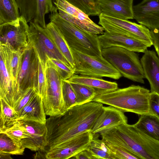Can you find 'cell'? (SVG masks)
<instances>
[{"label":"cell","instance_id":"obj_1","mask_svg":"<svg viewBox=\"0 0 159 159\" xmlns=\"http://www.w3.org/2000/svg\"><path fill=\"white\" fill-rule=\"evenodd\" d=\"M102 103L91 102L74 106L62 114L46 119L47 130L40 150L46 152L91 130L102 111Z\"/></svg>","mask_w":159,"mask_h":159},{"label":"cell","instance_id":"obj_2","mask_svg":"<svg viewBox=\"0 0 159 159\" xmlns=\"http://www.w3.org/2000/svg\"><path fill=\"white\" fill-rule=\"evenodd\" d=\"M150 92L143 87L133 84L112 91L96 92L92 101L112 106L124 112L139 115L150 114L149 104Z\"/></svg>","mask_w":159,"mask_h":159},{"label":"cell","instance_id":"obj_3","mask_svg":"<svg viewBox=\"0 0 159 159\" xmlns=\"http://www.w3.org/2000/svg\"><path fill=\"white\" fill-rule=\"evenodd\" d=\"M49 17L61 31L70 48L92 56L102 55V48L97 34L86 31L65 20L58 12L51 13Z\"/></svg>","mask_w":159,"mask_h":159},{"label":"cell","instance_id":"obj_4","mask_svg":"<svg viewBox=\"0 0 159 159\" xmlns=\"http://www.w3.org/2000/svg\"><path fill=\"white\" fill-rule=\"evenodd\" d=\"M102 55L122 76L133 81L145 83V77L141 61L135 52L112 46L102 49Z\"/></svg>","mask_w":159,"mask_h":159},{"label":"cell","instance_id":"obj_5","mask_svg":"<svg viewBox=\"0 0 159 159\" xmlns=\"http://www.w3.org/2000/svg\"><path fill=\"white\" fill-rule=\"evenodd\" d=\"M75 64V74L101 78L119 79L122 75L102 56H92L70 48Z\"/></svg>","mask_w":159,"mask_h":159},{"label":"cell","instance_id":"obj_6","mask_svg":"<svg viewBox=\"0 0 159 159\" xmlns=\"http://www.w3.org/2000/svg\"><path fill=\"white\" fill-rule=\"evenodd\" d=\"M116 129L129 148L143 159H159V141L146 134L134 124H122Z\"/></svg>","mask_w":159,"mask_h":159},{"label":"cell","instance_id":"obj_7","mask_svg":"<svg viewBox=\"0 0 159 159\" xmlns=\"http://www.w3.org/2000/svg\"><path fill=\"white\" fill-rule=\"evenodd\" d=\"M47 89L43 103L46 115L55 116L67 111L62 93L63 80L54 69L48 67L46 70Z\"/></svg>","mask_w":159,"mask_h":159},{"label":"cell","instance_id":"obj_8","mask_svg":"<svg viewBox=\"0 0 159 159\" xmlns=\"http://www.w3.org/2000/svg\"><path fill=\"white\" fill-rule=\"evenodd\" d=\"M28 40V43L36 49L40 58L45 64H47L48 58H54L59 60L70 66L56 47L45 28L32 21L29 23Z\"/></svg>","mask_w":159,"mask_h":159},{"label":"cell","instance_id":"obj_9","mask_svg":"<svg viewBox=\"0 0 159 159\" xmlns=\"http://www.w3.org/2000/svg\"><path fill=\"white\" fill-rule=\"evenodd\" d=\"M98 24L105 31L134 37L150 47L153 45L150 30L145 26L128 20L109 16L102 14L99 16Z\"/></svg>","mask_w":159,"mask_h":159},{"label":"cell","instance_id":"obj_10","mask_svg":"<svg viewBox=\"0 0 159 159\" xmlns=\"http://www.w3.org/2000/svg\"><path fill=\"white\" fill-rule=\"evenodd\" d=\"M38 60L36 52L28 43L23 50L14 103L28 89L33 88L36 91L38 83Z\"/></svg>","mask_w":159,"mask_h":159},{"label":"cell","instance_id":"obj_11","mask_svg":"<svg viewBox=\"0 0 159 159\" xmlns=\"http://www.w3.org/2000/svg\"><path fill=\"white\" fill-rule=\"evenodd\" d=\"M59 16L65 20L87 32L102 34L104 28L93 22L87 14L66 0H56L53 2Z\"/></svg>","mask_w":159,"mask_h":159},{"label":"cell","instance_id":"obj_12","mask_svg":"<svg viewBox=\"0 0 159 159\" xmlns=\"http://www.w3.org/2000/svg\"><path fill=\"white\" fill-rule=\"evenodd\" d=\"M29 28L21 16L16 21L0 25V43L8 45L16 50H24L28 44Z\"/></svg>","mask_w":159,"mask_h":159},{"label":"cell","instance_id":"obj_13","mask_svg":"<svg viewBox=\"0 0 159 159\" xmlns=\"http://www.w3.org/2000/svg\"><path fill=\"white\" fill-rule=\"evenodd\" d=\"M22 16L27 22L33 21L45 28V14L58 12L52 0H16Z\"/></svg>","mask_w":159,"mask_h":159},{"label":"cell","instance_id":"obj_14","mask_svg":"<svg viewBox=\"0 0 159 159\" xmlns=\"http://www.w3.org/2000/svg\"><path fill=\"white\" fill-rule=\"evenodd\" d=\"M93 135L91 130H90L64 143L50 149L45 153L46 158H71L80 152L88 148L92 140Z\"/></svg>","mask_w":159,"mask_h":159},{"label":"cell","instance_id":"obj_15","mask_svg":"<svg viewBox=\"0 0 159 159\" xmlns=\"http://www.w3.org/2000/svg\"><path fill=\"white\" fill-rule=\"evenodd\" d=\"M98 37L102 49L118 46L135 52L144 53L148 48L141 40L130 35L105 31Z\"/></svg>","mask_w":159,"mask_h":159},{"label":"cell","instance_id":"obj_16","mask_svg":"<svg viewBox=\"0 0 159 159\" xmlns=\"http://www.w3.org/2000/svg\"><path fill=\"white\" fill-rule=\"evenodd\" d=\"M127 123L128 118L124 112L111 106H103L91 132L93 134H99L100 135Z\"/></svg>","mask_w":159,"mask_h":159},{"label":"cell","instance_id":"obj_17","mask_svg":"<svg viewBox=\"0 0 159 159\" xmlns=\"http://www.w3.org/2000/svg\"><path fill=\"white\" fill-rule=\"evenodd\" d=\"M134 19L150 30L159 28V0H143L133 6Z\"/></svg>","mask_w":159,"mask_h":159},{"label":"cell","instance_id":"obj_18","mask_svg":"<svg viewBox=\"0 0 159 159\" xmlns=\"http://www.w3.org/2000/svg\"><path fill=\"white\" fill-rule=\"evenodd\" d=\"M134 0H98L102 14L115 18L128 20L134 19Z\"/></svg>","mask_w":159,"mask_h":159},{"label":"cell","instance_id":"obj_19","mask_svg":"<svg viewBox=\"0 0 159 159\" xmlns=\"http://www.w3.org/2000/svg\"><path fill=\"white\" fill-rule=\"evenodd\" d=\"M18 121L26 129L29 135L28 138L21 141L22 145L32 151L39 150L42 146L46 132V124L29 120Z\"/></svg>","mask_w":159,"mask_h":159},{"label":"cell","instance_id":"obj_20","mask_svg":"<svg viewBox=\"0 0 159 159\" xmlns=\"http://www.w3.org/2000/svg\"><path fill=\"white\" fill-rule=\"evenodd\" d=\"M140 59L145 78L148 81L151 92L159 93V58L156 52L147 50Z\"/></svg>","mask_w":159,"mask_h":159},{"label":"cell","instance_id":"obj_21","mask_svg":"<svg viewBox=\"0 0 159 159\" xmlns=\"http://www.w3.org/2000/svg\"><path fill=\"white\" fill-rule=\"evenodd\" d=\"M0 45L2 47L5 52L7 66L12 84L14 103L18 78L24 50H16L7 44L0 43Z\"/></svg>","mask_w":159,"mask_h":159},{"label":"cell","instance_id":"obj_22","mask_svg":"<svg viewBox=\"0 0 159 159\" xmlns=\"http://www.w3.org/2000/svg\"><path fill=\"white\" fill-rule=\"evenodd\" d=\"M46 115L42 99L36 94L20 111L17 120H29L46 124Z\"/></svg>","mask_w":159,"mask_h":159},{"label":"cell","instance_id":"obj_23","mask_svg":"<svg viewBox=\"0 0 159 159\" xmlns=\"http://www.w3.org/2000/svg\"><path fill=\"white\" fill-rule=\"evenodd\" d=\"M0 56V98L13 107L14 102L12 84L7 66L4 50L1 45Z\"/></svg>","mask_w":159,"mask_h":159},{"label":"cell","instance_id":"obj_24","mask_svg":"<svg viewBox=\"0 0 159 159\" xmlns=\"http://www.w3.org/2000/svg\"><path fill=\"white\" fill-rule=\"evenodd\" d=\"M45 29L58 50L75 70V64L70 48L61 31L51 21L46 25Z\"/></svg>","mask_w":159,"mask_h":159},{"label":"cell","instance_id":"obj_25","mask_svg":"<svg viewBox=\"0 0 159 159\" xmlns=\"http://www.w3.org/2000/svg\"><path fill=\"white\" fill-rule=\"evenodd\" d=\"M69 82L79 84L94 89L96 92L112 91L118 88L115 82L105 80L101 78L74 74L67 80Z\"/></svg>","mask_w":159,"mask_h":159},{"label":"cell","instance_id":"obj_26","mask_svg":"<svg viewBox=\"0 0 159 159\" xmlns=\"http://www.w3.org/2000/svg\"><path fill=\"white\" fill-rule=\"evenodd\" d=\"M140 116L134 125L150 137L159 141V119L150 114Z\"/></svg>","mask_w":159,"mask_h":159},{"label":"cell","instance_id":"obj_27","mask_svg":"<svg viewBox=\"0 0 159 159\" xmlns=\"http://www.w3.org/2000/svg\"><path fill=\"white\" fill-rule=\"evenodd\" d=\"M20 16L16 0H0V25L16 21Z\"/></svg>","mask_w":159,"mask_h":159},{"label":"cell","instance_id":"obj_28","mask_svg":"<svg viewBox=\"0 0 159 159\" xmlns=\"http://www.w3.org/2000/svg\"><path fill=\"white\" fill-rule=\"evenodd\" d=\"M100 134H93L92 140L87 149L93 159H114L110 150L104 141L99 138Z\"/></svg>","mask_w":159,"mask_h":159},{"label":"cell","instance_id":"obj_29","mask_svg":"<svg viewBox=\"0 0 159 159\" xmlns=\"http://www.w3.org/2000/svg\"><path fill=\"white\" fill-rule=\"evenodd\" d=\"M70 83L75 94L77 105L92 102L96 94V91L94 89L79 84Z\"/></svg>","mask_w":159,"mask_h":159},{"label":"cell","instance_id":"obj_30","mask_svg":"<svg viewBox=\"0 0 159 159\" xmlns=\"http://www.w3.org/2000/svg\"><path fill=\"white\" fill-rule=\"evenodd\" d=\"M25 149L20 143L14 141L5 133H0V152L22 155Z\"/></svg>","mask_w":159,"mask_h":159},{"label":"cell","instance_id":"obj_31","mask_svg":"<svg viewBox=\"0 0 159 159\" xmlns=\"http://www.w3.org/2000/svg\"><path fill=\"white\" fill-rule=\"evenodd\" d=\"M0 130L17 120L18 115L5 101L0 98Z\"/></svg>","mask_w":159,"mask_h":159},{"label":"cell","instance_id":"obj_32","mask_svg":"<svg viewBox=\"0 0 159 159\" xmlns=\"http://www.w3.org/2000/svg\"><path fill=\"white\" fill-rule=\"evenodd\" d=\"M89 16H99L101 11L98 0H66Z\"/></svg>","mask_w":159,"mask_h":159},{"label":"cell","instance_id":"obj_33","mask_svg":"<svg viewBox=\"0 0 159 159\" xmlns=\"http://www.w3.org/2000/svg\"><path fill=\"white\" fill-rule=\"evenodd\" d=\"M0 133L5 134L13 141L17 143H20L23 139L29 137L28 132L18 120L0 130Z\"/></svg>","mask_w":159,"mask_h":159},{"label":"cell","instance_id":"obj_34","mask_svg":"<svg viewBox=\"0 0 159 159\" xmlns=\"http://www.w3.org/2000/svg\"><path fill=\"white\" fill-rule=\"evenodd\" d=\"M35 49L36 51L38 60V83L36 92L37 94L39 95L43 100L46 94L47 89L46 76L47 64H45L41 59L36 50Z\"/></svg>","mask_w":159,"mask_h":159},{"label":"cell","instance_id":"obj_35","mask_svg":"<svg viewBox=\"0 0 159 159\" xmlns=\"http://www.w3.org/2000/svg\"><path fill=\"white\" fill-rule=\"evenodd\" d=\"M104 142L110 150L114 159H143L130 148H124L108 142Z\"/></svg>","mask_w":159,"mask_h":159},{"label":"cell","instance_id":"obj_36","mask_svg":"<svg viewBox=\"0 0 159 159\" xmlns=\"http://www.w3.org/2000/svg\"><path fill=\"white\" fill-rule=\"evenodd\" d=\"M47 66L55 69L63 80H68L75 74V70L70 66L57 59L48 58Z\"/></svg>","mask_w":159,"mask_h":159},{"label":"cell","instance_id":"obj_37","mask_svg":"<svg viewBox=\"0 0 159 159\" xmlns=\"http://www.w3.org/2000/svg\"><path fill=\"white\" fill-rule=\"evenodd\" d=\"M62 93L67 110L77 105L75 94L70 83L67 80H63Z\"/></svg>","mask_w":159,"mask_h":159},{"label":"cell","instance_id":"obj_38","mask_svg":"<svg viewBox=\"0 0 159 159\" xmlns=\"http://www.w3.org/2000/svg\"><path fill=\"white\" fill-rule=\"evenodd\" d=\"M36 94V92L34 88H29L16 101L13 107L18 115L23 108Z\"/></svg>","mask_w":159,"mask_h":159},{"label":"cell","instance_id":"obj_39","mask_svg":"<svg viewBox=\"0 0 159 159\" xmlns=\"http://www.w3.org/2000/svg\"><path fill=\"white\" fill-rule=\"evenodd\" d=\"M149 104L150 114L159 119V93L150 92Z\"/></svg>","mask_w":159,"mask_h":159},{"label":"cell","instance_id":"obj_40","mask_svg":"<svg viewBox=\"0 0 159 159\" xmlns=\"http://www.w3.org/2000/svg\"><path fill=\"white\" fill-rule=\"evenodd\" d=\"M150 30L153 45L159 58V28Z\"/></svg>","mask_w":159,"mask_h":159},{"label":"cell","instance_id":"obj_41","mask_svg":"<svg viewBox=\"0 0 159 159\" xmlns=\"http://www.w3.org/2000/svg\"><path fill=\"white\" fill-rule=\"evenodd\" d=\"M71 159H93V158L87 149H86L78 153Z\"/></svg>","mask_w":159,"mask_h":159},{"label":"cell","instance_id":"obj_42","mask_svg":"<svg viewBox=\"0 0 159 159\" xmlns=\"http://www.w3.org/2000/svg\"><path fill=\"white\" fill-rule=\"evenodd\" d=\"M34 155V159H46L45 153L39 150Z\"/></svg>","mask_w":159,"mask_h":159},{"label":"cell","instance_id":"obj_43","mask_svg":"<svg viewBox=\"0 0 159 159\" xmlns=\"http://www.w3.org/2000/svg\"><path fill=\"white\" fill-rule=\"evenodd\" d=\"M11 155L8 153L0 152V159H11Z\"/></svg>","mask_w":159,"mask_h":159},{"label":"cell","instance_id":"obj_44","mask_svg":"<svg viewBox=\"0 0 159 159\" xmlns=\"http://www.w3.org/2000/svg\"><path fill=\"white\" fill-rule=\"evenodd\" d=\"M55 0H52V1H53V2H54Z\"/></svg>","mask_w":159,"mask_h":159}]
</instances>
